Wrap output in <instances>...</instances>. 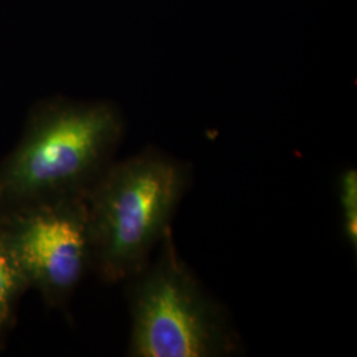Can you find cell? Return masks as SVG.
<instances>
[{"label":"cell","instance_id":"cell-1","mask_svg":"<svg viewBox=\"0 0 357 357\" xmlns=\"http://www.w3.org/2000/svg\"><path fill=\"white\" fill-rule=\"evenodd\" d=\"M123 134V115L113 103L65 98L38 103L20 141L0 162V213L86 197L114 162Z\"/></svg>","mask_w":357,"mask_h":357},{"label":"cell","instance_id":"cell-2","mask_svg":"<svg viewBox=\"0 0 357 357\" xmlns=\"http://www.w3.org/2000/svg\"><path fill=\"white\" fill-rule=\"evenodd\" d=\"M192 166L149 147L113 162L86 195L90 268L128 281L151 261L192 184Z\"/></svg>","mask_w":357,"mask_h":357},{"label":"cell","instance_id":"cell-3","mask_svg":"<svg viewBox=\"0 0 357 357\" xmlns=\"http://www.w3.org/2000/svg\"><path fill=\"white\" fill-rule=\"evenodd\" d=\"M156 249V258L128 281V355L222 357L237 352L240 337L227 310L178 255L172 228Z\"/></svg>","mask_w":357,"mask_h":357},{"label":"cell","instance_id":"cell-4","mask_svg":"<svg viewBox=\"0 0 357 357\" xmlns=\"http://www.w3.org/2000/svg\"><path fill=\"white\" fill-rule=\"evenodd\" d=\"M0 237L48 306H65L90 268L86 197L1 212Z\"/></svg>","mask_w":357,"mask_h":357},{"label":"cell","instance_id":"cell-5","mask_svg":"<svg viewBox=\"0 0 357 357\" xmlns=\"http://www.w3.org/2000/svg\"><path fill=\"white\" fill-rule=\"evenodd\" d=\"M29 289L10 249L0 237V348L15 321V312L22 295Z\"/></svg>","mask_w":357,"mask_h":357},{"label":"cell","instance_id":"cell-6","mask_svg":"<svg viewBox=\"0 0 357 357\" xmlns=\"http://www.w3.org/2000/svg\"><path fill=\"white\" fill-rule=\"evenodd\" d=\"M339 203L343 216V233L349 246L357 249V171L349 167L344 169L337 181Z\"/></svg>","mask_w":357,"mask_h":357}]
</instances>
